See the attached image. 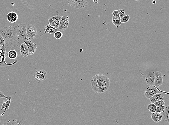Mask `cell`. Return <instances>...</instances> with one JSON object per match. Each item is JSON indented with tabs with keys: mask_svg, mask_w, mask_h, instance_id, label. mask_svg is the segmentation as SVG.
Segmentation results:
<instances>
[{
	"mask_svg": "<svg viewBox=\"0 0 169 125\" xmlns=\"http://www.w3.org/2000/svg\"><path fill=\"white\" fill-rule=\"evenodd\" d=\"M91 84L92 89L95 93H103L109 88L110 79L103 74H98L92 77Z\"/></svg>",
	"mask_w": 169,
	"mask_h": 125,
	"instance_id": "cell-1",
	"label": "cell"
},
{
	"mask_svg": "<svg viewBox=\"0 0 169 125\" xmlns=\"http://www.w3.org/2000/svg\"><path fill=\"white\" fill-rule=\"evenodd\" d=\"M0 35L6 41H13L16 39V27H12L11 26H5L0 30Z\"/></svg>",
	"mask_w": 169,
	"mask_h": 125,
	"instance_id": "cell-2",
	"label": "cell"
},
{
	"mask_svg": "<svg viewBox=\"0 0 169 125\" xmlns=\"http://www.w3.org/2000/svg\"><path fill=\"white\" fill-rule=\"evenodd\" d=\"M16 40L19 43H24L28 39L26 32V25L25 24L17 25L16 26Z\"/></svg>",
	"mask_w": 169,
	"mask_h": 125,
	"instance_id": "cell-3",
	"label": "cell"
},
{
	"mask_svg": "<svg viewBox=\"0 0 169 125\" xmlns=\"http://www.w3.org/2000/svg\"><path fill=\"white\" fill-rule=\"evenodd\" d=\"M6 47L5 46H0V66L5 67L12 66L17 62L18 61H16L13 63L8 64L5 61L7 57Z\"/></svg>",
	"mask_w": 169,
	"mask_h": 125,
	"instance_id": "cell-4",
	"label": "cell"
},
{
	"mask_svg": "<svg viewBox=\"0 0 169 125\" xmlns=\"http://www.w3.org/2000/svg\"><path fill=\"white\" fill-rule=\"evenodd\" d=\"M67 1L72 7L80 9L87 6L89 0H67Z\"/></svg>",
	"mask_w": 169,
	"mask_h": 125,
	"instance_id": "cell-5",
	"label": "cell"
},
{
	"mask_svg": "<svg viewBox=\"0 0 169 125\" xmlns=\"http://www.w3.org/2000/svg\"><path fill=\"white\" fill-rule=\"evenodd\" d=\"M26 28L29 40H33L36 37L38 33L36 26L32 24H28L26 26Z\"/></svg>",
	"mask_w": 169,
	"mask_h": 125,
	"instance_id": "cell-6",
	"label": "cell"
},
{
	"mask_svg": "<svg viewBox=\"0 0 169 125\" xmlns=\"http://www.w3.org/2000/svg\"><path fill=\"white\" fill-rule=\"evenodd\" d=\"M34 77L35 80L39 82H45L47 77V72L43 70H38L34 72Z\"/></svg>",
	"mask_w": 169,
	"mask_h": 125,
	"instance_id": "cell-7",
	"label": "cell"
},
{
	"mask_svg": "<svg viewBox=\"0 0 169 125\" xmlns=\"http://www.w3.org/2000/svg\"><path fill=\"white\" fill-rule=\"evenodd\" d=\"M160 91L157 89V87L153 86H150L147 88L145 91V95L146 98L149 99L151 97L156 93H159Z\"/></svg>",
	"mask_w": 169,
	"mask_h": 125,
	"instance_id": "cell-8",
	"label": "cell"
},
{
	"mask_svg": "<svg viewBox=\"0 0 169 125\" xmlns=\"http://www.w3.org/2000/svg\"><path fill=\"white\" fill-rule=\"evenodd\" d=\"M24 43L28 47L29 54L33 55L36 52L37 49V45L34 42L28 40L25 42Z\"/></svg>",
	"mask_w": 169,
	"mask_h": 125,
	"instance_id": "cell-9",
	"label": "cell"
},
{
	"mask_svg": "<svg viewBox=\"0 0 169 125\" xmlns=\"http://www.w3.org/2000/svg\"><path fill=\"white\" fill-rule=\"evenodd\" d=\"M155 75L154 72H149L145 76V80L147 85L150 86H154Z\"/></svg>",
	"mask_w": 169,
	"mask_h": 125,
	"instance_id": "cell-10",
	"label": "cell"
},
{
	"mask_svg": "<svg viewBox=\"0 0 169 125\" xmlns=\"http://www.w3.org/2000/svg\"><path fill=\"white\" fill-rule=\"evenodd\" d=\"M154 73L155 79L154 85L155 87L158 88L163 83V76L162 73L159 72L155 71Z\"/></svg>",
	"mask_w": 169,
	"mask_h": 125,
	"instance_id": "cell-11",
	"label": "cell"
},
{
	"mask_svg": "<svg viewBox=\"0 0 169 125\" xmlns=\"http://www.w3.org/2000/svg\"><path fill=\"white\" fill-rule=\"evenodd\" d=\"M7 19L8 22L14 23L18 20V16L15 12H10L7 15Z\"/></svg>",
	"mask_w": 169,
	"mask_h": 125,
	"instance_id": "cell-12",
	"label": "cell"
},
{
	"mask_svg": "<svg viewBox=\"0 0 169 125\" xmlns=\"http://www.w3.org/2000/svg\"><path fill=\"white\" fill-rule=\"evenodd\" d=\"M20 50L21 55L23 57L26 58L29 55V51L28 47L24 43L21 44Z\"/></svg>",
	"mask_w": 169,
	"mask_h": 125,
	"instance_id": "cell-13",
	"label": "cell"
},
{
	"mask_svg": "<svg viewBox=\"0 0 169 125\" xmlns=\"http://www.w3.org/2000/svg\"><path fill=\"white\" fill-rule=\"evenodd\" d=\"M12 97H9L8 99H7V101L5 102L4 100H3V102L2 106H1V110H3V109H4L5 110L3 113L1 114H0V116H3L4 115L5 112L7 110H8L9 109L10 105V102L11 101Z\"/></svg>",
	"mask_w": 169,
	"mask_h": 125,
	"instance_id": "cell-14",
	"label": "cell"
},
{
	"mask_svg": "<svg viewBox=\"0 0 169 125\" xmlns=\"http://www.w3.org/2000/svg\"><path fill=\"white\" fill-rule=\"evenodd\" d=\"M44 31L45 34L48 33L50 34H53L57 31V29L51 26L49 24H47L46 26H44Z\"/></svg>",
	"mask_w": 169,
	"mask_h": 125,
	"instance_id": "cell-15",
	"label": "cell"
},
{
	"mask_svg": "<svg viewBox=\"0 0 169 125\" xmlns=\"http://www.w3.org/2000/svg\"><path fill=\"white\" fill-rule=\"evenodd\" d=\"M163 96L161 93H158L151 97L150 98L149 100L151 103H154L156 102L163 99Z\"/></svg>",
	"mask_w": 169,
	"mask_h": 125,
	"instance_id": "cell-16",
	"label": "cell"
},
{
	"mask_svg": "<svg viewBox=\"0 0 169 125\" xmlns=\"http://www.w3.org/2000/svg\"><path fill=\"white\" fill-rule=\"evenodd\" d=\"M151 116V119L156 123L159 122L163 118V116L161 114L156 113V112L152 113Z\"/></svg>",
	"mask_w": 169,
	"mask_h": 125,
	"instance_id": "cell-17",
	"label": "cell"
},
{
	"mask_svg": "<svg viewBox=\"0 0 169 125\" xmlns=\"http://www.w3.org/2000/svg\"><path fill=\"white\" fill-rule=\"evenodd\" d=\"M169 106H167L164 111L161 114L163 117L164 121L168 122H169Z\"/></svg>",
	"mask_w": 169,
	"mask_h": 125,
	"instance_id": "cell-18",
	"label": "cell"
},
{
	"mask_svg": "<svg viewBox=\"0 0 169 125\" xmlns=\"http://www.w3.org/2000/svg\"><path fill=\"white\" fill-rule=\"evenodd\" d=\"M3 125H22L20 121H17V119H12L8 120L3 123Z\"/></svg>",
	"mask_w": 169,
	"mask_h": 125,
	"instance_id": "cell-19",
	"label": "cell"
},
{
	"mask_svg": "<svg viewBox=\"0 0 169 125\" xmlns=\"http://www.w3.org/2000/svg\"><path fill=\"white\" fill-rule=\"evenodd\" d=\"M8 56L10 59L14 60L17 58V56H18V54L15 50H12L8 52Z\"/></svg>",
	"mask_w": 169,
	"mask_h": 125,
	"instance_id": "cell-20",
	"label": "cell"
},
{
	"mask_svg": "<svg viewBox=\"0 0 169 125\" xmlns=\"http://www.w3.org/2000/svg\"><path fill=\"white\" fill-rule=\"evenodd\" d=\"M68 24H69V20L66 21V22L63 23L61 25L59 26L58 28L61 31H64L67 28Z\"/></svg>",
	"mask_w": 169,
	"mask_h": 125,
	"instance_id": "cell-21",
	"label": "cell"
},
{
	"mask_svg": "<svg viewBox=\"0 0 169 125\" xmlns=\"http://www.w3.org/2000/svg\"><path fill=\"white\" fill-rule=\"evenodd\" d=\"M156 107L154 103H151L148 105V110L150 111L151 113H155L156 110Z\"/></svg>",
	"mask_w": 169,
	"mask_h": 125,
	"instance_id": "cell-22",
	"label": "cell"
},
{
	"mask_svg": "<svg viewBox=\"0 0 169 125\" xmlns=\"http://www.w3.org/2000/svg\"><path fill=\"white\" fill-rule=\"evenodd\" d=\"M112 23L114 25H115L117 28L121 25V23L119 19L116 18L115 17H112Z\"/></svg>",
	"mask_w": 169,
	"mask_h": 125,
	"instance_id": "cell-23",
	"label": "cell"
},
{
	"mask_svg": "<svg viewBox=\"0 0 169 125\" xmlns=\"http://www.w3.org/2000/svg\"><path fill=\"white\" fill-rule=\"evenodd\" d=\"M61 16H60L59 15H57L55 16H54V20L56 22V27L55 28L57 29L59 27V22L60 20Z\"/></svg>",
	"mask_w": 169,
	"mask_h": 125,
	"instance_id": "cell-24",
	"label": "cell"
},
{
	"mask_svg": "<svg viewBox=\"0 0 169 125\" xmlns=\"http://www.w3.org/2000/svg\"><path fill=\"white\" fill-rule=\"evenodd\" d=\"M166 106L163 105V106L156 107V113L161 114L165 110Z\"/></svg>",
	"mask_w": 169,
	"mask_h": 125,
	"instance_id": "cell-25",
	"label": "cell"
},
{
	"mask_svg": "<svg viewBox=\"0 0 169 125\" xmlns=\"http://www.w3.org/2000/svg\"><path fill=\"white\" fill-rule=\"evenodd\" d=\"M54 37L56 39L59 40L63 36V33L61 31H57L54 33Z\"/></svg>",
	"mask_w": 169,
	"mask_h": 125,
	"instance_id": "cell-26",
	"label": "cell"
},
{
	"mask_svg": "<svg viewBox=\"0 0 169 125\" xmlns=\"http://www.w3.org/2000/svg\"><path fill=\"white\" fill-rule=\"evenodd\" d=\"M48 22L49 24H50L51 26L55 28L56 24L54 17H51L50 18H49L48 19Z\"/></svg>",
	"mask_w": 169,
	"mask_h": 125,
	"instance_id": "cell-27",
	"label": "cell"
},
{
	"mask_svg": "<svg viewBox=\"0 0 169 125\" xmlns=\"http://www.w3.org/2000/svg\"><path fill=\"white\" fill-rule=\"evenodd\" d=\"M68 20H69V17L63 16L61 17L60 20V21L59 26Z\"/></svg>",
	"mask_w": 169,
	"mask_h": 125,
	"instance_id": "cell-28",
	"label": "cell"
},
{
	"mask_svg": "<svg viewBox=\"0 0 169 125\" xmlns=\"http://www.w3.org/2000/svg\"><path fill=\"white\" fill-rule=\"evenodd\" d=\"M130 20V16L129 15H126L125 16L121 18L120 20L121 23H126L129 21Z\"/></svg>",
	"mask_w": 169,
	"mask_h": 125,
	"instance_id": "cell-29",
	"label": "cell"
},
{
	"mask_svg": "<svg viewBox=\"0 0 169 125\" xmlns=\"http://www.w3.org/2000/svg\"><path fill=\"white\" fill-rule=\"evenodd\" d=\"M165 101L163 99H162L160 101L156 102L154 103V104L156 105V107L163 106L165 105Z\"/></svg>",
	"mask_w": 169,
	"mask_h": 125,
	"instance_id": "cell-30",
	"label": "cell"
},
{
	"mask_svg": "<svg viewBox=\"0 0 169 125\" xmlns=\"http://www.w3.org/2000/svg\"><path fill=\"white\" fill-rule=\"evenodd\" d=\"M118 12L120 17V18H122V17H124L126 16L125 12L124 10L122 9L119 10H118Z\"/></svg>",
	"mask_w": 169,
	"mask_h": 125,
	"instance_id": "cell-31",
	"label": "cell"
},
{
	"mask_svg": "<svg viewBox=\"0 0 169 125\" xmlns=\"http://www.w3.org/2000/svg\"><path fill=\"white\" fill-rule=\"evenodd\" d=\"M112 15H113V16L115 17L116 18L118 19H120V17L119 14L117 10H114V11L112 13Z\"/></svg>",
	"mask_w": 169,
	"mask_h": 125,
	"instance_id": "cell-32",
	"label": "cell"
},
{
	"mask_svg": "<svg viewBox=\"0 0 169 125\" xmlns=\"http://www.w3.org/2000/svg\"><path fill=\"white\" fill-rule=\"evenodd\" d=\"M5 45V40L1 35H0V46H3Z\"/></svg>",
	"mask_w": 169,
	"mask_h": 125,
	"instance_id": "cell-33",
	"label": "cell"
},
{
	"mask_svg": "<svg viewBox=\"0 0 169 125\" xmlns=\"http://www.w3.org/2000/svg\"><path fill=\"white\" fill-rule=\"evenodd\" d=\"M0 98H5L8 99L9 97L5 96L1 91H0Z\"/></svg>",
	"mask_w": 169,
	"mask_h": 125,
	"instance_id": "cell-34",
	"label": "cell"
},
{
	"mask_svg": "<svg viewBox=\"0 0 169 125\" xmlns=\"http://www.w3.org/2000/svg\"><path fill=\"white\" fill-rule=\"evenodd\" d=\"M93 1L95 3H98V0H94Z\"/></svg>",
	"mask_w": 169,
	"mask_h": 125,
	"instance_id": "cell-35",
	"label": "cell"
},
{
	"mask_svg": "<svg viewBox=\"0 0 169 125\" xmlns=\"http://www.w3.org/2000/svg\"><path fill=\"white\" fill-rule=\"evenodd\" d=\"M156 1H153V2H152V3L153 4H156Z\"/></svg>",
	"mask_w": 169,
	"mask_h": 125,
	"instance_id": "cell-36",
	"label": "cell"
},
{
	"mask_svg": "<svg viewBox=\"0 0 169 125\" xmlns=\"http://www.w3.org/2000/svg\"><path fill=\"white\" fill-rule=\"evenodd\" d=\"M135 1H138V0H135Z\"/></svg>",
	"mask_w": 169,
	"mask_h": 125,
	"instance_id": "cell-37",
	"label": "cell"
},
{
	"mask_svg": "<svg viewBox=\"0 0 169 125\" xmlns=\"http://www.w3.org/2000/svg\"><path fill=\"white\" fill-rule=\"evenodd\" d=\"M0 122H1V121H0Z\"/></svg>",
	"mask_w": 169,
	"mask_h": 125,
	"instance_id": "cell-38",
	"label": "cell"
}]
</instances>
